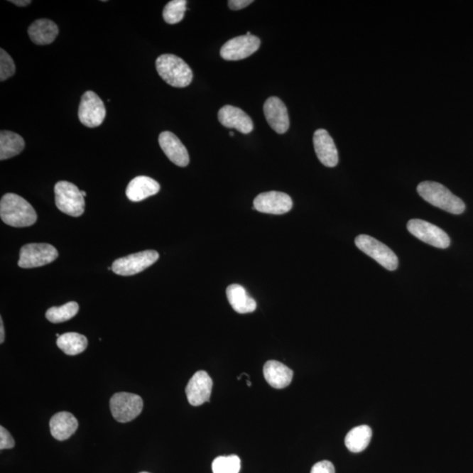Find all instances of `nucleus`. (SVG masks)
I'll use <instances>...</instances> for the list:
<instances>
[{
	"mask_svg": "<svg viewBox=\"0 0 473 473\" xmlns=\"http://www.w3.org/2000/svg\"><path fill=\"white\" fill-rule=\"evenodd\" d=\"M0 217L13 227H28L36 224L37 214L33 206L16 194L7 193L0 202Z\"/></svg>",
	"mask_w": 473,
	"mask_h": 473,
	"instance_id": "1",
	"label": "nucleus"
},
{
	"mask_svg": "<svg viewBox=\"0 0 473 473\" xmlns=\"http://www.w3.org/2000/svg\"><path fill=\"white\" fill-rule=\"evenodd\" d=\"M418 192L424 200L435 207L452 214L463 213L465 205L463 200L450 192L446 187L435 182H423L418 187Z\"/></svg>",
	"mask_w": 473,
	"mask_h": 473,
	"instance_id": "2",
	"label": "nucleus"
},
{
	"mask_svg": "<svg viewBox=\"0 0 473 473\" xmlns=\"http://www.w3.org/2000/svg\"><path fill=\"white\" fill-rule=\"evenodd\" d=\"M156 65L158 74L173 87H187L192 82V70L178 56L161 55L157 58Z\"/></svg>",
	"mask_w": 473,
	"mask_h": 473,
	"instance_id": "3",
	"label": "nucleus"
},
{
	"mask_svg": "<svg viewBox=\"0 0 473 473\" xmlns=\"http://www.w3.org/2000/svg\"><path fill=\"white\" fill-rule=\"evenodd\" d=\"M56 207L71 217H80L85 212V197L75 184L61 181L55 186Z\"/></svg>",
	"mask_w": 473,
	"mask_h": 473,
	"instance_id": "4",
	"label": "nucleus"
},
{
	"mask_svg": "<svg viewBox=\"0 0 473 473\" xmlns=\"http://www.w3.org/2000/svg\"><path fill=\"white\" fill-rule=\"evenodd\" d=\"M355 245L363 253H365L376 261L383 268L393 271L398 268V258L396 254L373 236L368 235H359L355 239Z\"/></svg>",
	"mask_w": 473,
	"mask_h": 473,
	"instance_id": "5",
	"label": "nucleus"
},
{
	"mask_svg": "<svg viewBox=\"0 0 473 473\" xmlns=\"http://www.w3.org/2000/svg\"><path fill=\"white\" fill-rule=\"evenodd\" d=\"M58 255V251L50 244H28L21 247L18 265L21 268H39L55 261Z\"/></svg>",
	"mask_w": 473,
	"mask_h": 473,
	"instance_id": "6",
	"label": "nucleus"
},
{
	"mask_svg": "<svg viewBox=\"0 0 473 473\" xmlns=\"http://www.w3.org/2000/svg\"><path fill=\"white\" fill-rule=\"evenodd\" d=\"M110 408L116 420L129 423L140 415L143 409V400L135 393H117L112 397Z\"/></svg>",
	"mask_w": 473,
	"mask_h": 473,
	"instance_id": "7",
	"label": "nucleus"
},
{
	"mask_svg": "<svg viewBox=\"0 0 473 473\" xmlns=\"http://www.w3.org/2000/svg\"><path fill=\"white\" fill-rule=\"evenodd\" d=\"M159 254L155 250H146L140 253L118 259L112 264V271L116 275L131 276L144 271L159 260Z\"/></svg>",
	"mask_w": 473,
	"mask_h": 473,
	"instance_id": "8",
	"label": "nucleus"
},
{
	"mask_svg": "<svg viewBox=\"0 0 473 473\" xmlns=\"http://www.w3.org/2000/svg\"><path fill=\"white\" fill-rule=\"evenodd\" d=\"M107 109L102 99L92 91L86 92L82 95L79 104L78 118L82 125L94 129L102 125Z\"/></svg>",
	"mask_w": 473,
	"mask_h": 473,
	"instance_id": "9",
	"label": "nucleus"
},
{
	"mask_svg": "<svg viewBox=\"0 0 473 473\" xmlns=\"http://www.w3.org/2000/svg\"><path fill=\"white\" fill-rule=\"evenodd\" d=\"M407 227L413 236L424 243L441 249L450 246V239L448 234L437 225L422 219H411L408 221Z\"/></svg>",
	"mask_w": 473,
	"mask_h": 473,
	"instance_id": "10",
	"label": "nucleus"
},
{
	"mask_svg": "<svg viewBox=\"0 0 473 473\" xmlns=\"http://www.w3.org/2000/svg\"><path fill=\"white\" fill-rule=\"evenodd\" d=\"M261 46V40L254 36L235 37L221 48L220 55L225 61H239L256 52Z\"/></svg>",
	"mask_w": 473,
	"mask_h": 473,
	"instance_id": "11",
	"label": "nucleus"
},
{
	"mask_svg": "<svg viewBox=\"0 0 473 473\" xmlns=\"http://www.w3.org/2000/svg\"><path fill=\"white\" fill-rule=\"evenodd\" d=\"M293 201L288 195L279 191H269L259 195L254 201V208L258 212L281 215L291 210Z\"/></svg>",
	"mask_w": 473,
	"mask_h": 473,
	"instance_id": "12",
	"label": "nucleus"
},
{
	"mask_svg": "<svg viewBox=\"0 0 473 473\" xmlns=\"http://www.w3.org/2000/svg\"><path fill=\"white\" fill-rule=\"evenodd\" d=\"M212 386L210 375L205 371H197L186 386V396L190 404L197 407L210 401Z\"/></svg>",
	"mask_w": 473,
	"mask_h": 473,
	"instance_id": "13",
	"label": "nucleus"
},
{
	"mask_svg": "<svg viewBox=\"0 0 473 473\" xmlns=\"http://www.w3.org/2000/svg\"><path fill=\"white\" fill-rule=\"evenodd\" d=\"M268 125L277 134L286 133L289 129V118L286 105L279 97H271L266 99L263 107Z\"/></svg>",
	"mask_w": 473,
	"mask_h": 473,
	"instance_id": "14",
	"label": "nucleus"
},
{
	"mask_svg": "<svg viewBox=\"0 0 473 473\" xmlns=\"http://www.w3.org/2000/svg\"><path fill=\"white\" fill-rule=\"evenodd\" d=\"M313 144L315 152L322 165L328 168L337 166L339 163V153L333 138L330 137L327 131L325 129L315 131Z\"/></svg>",
	"mask_w": 473,
	"mask_h": 473,
	"instance_id": "15",
	"label": "nucleus"
},
{
	"mask_svg": "<svg viewBox=\"0 0 473 473\" xmlns=\"http://www.w3.org/2000/svg\"><path fill=\"white\" fill-rule=\"evenodd\" d=\"M159 144L165 155L176 166L184 168L189 165V153L175 134L171 131H163L159 136Z\"/></svg>",
	"mask_w": 473,
	"mask_h": 473,
	"instance_id": "16",
	"label": "nucleus"
},
{
	"mask_svg": "<svg viewBox=\"0 0 473 473\" xmlns=\"http://www.w3.org/2000/svg\"><path fill=\"white\" fill-rule=\"evenodd\" d=\"M219 120L227 129H234L244 134L254 130L253 120L245 112L232 105H225L219 112Z\"/></svg>",
	"mask_w": 473,
	"mask_h": 473,
	"instance_id": "17",
	"label": "nucleus"
},
{
	"mask_svg": "<svg viewBox=\"0 0 473 473\" xmlns=\"http://www.w3.org/2000/svg\"><path fill=\"white\" fill-rule=\"evenodd\" d=\"M161 190L160 184L148 176H137L126 187V197L131 202H141L155 196Z\"/></svg>",
	"mask_w": 473,
	"mask_h": 473,
	"instance_id": "18",
	"label": "nucleus"
},
{
	"mask_svg": "<svg viewBox=\"0 0 473 473\" xmlns=\"http://www.w3.org/2000/svg\"><path fill=\"white\" fill-rule=\"evenodd\" d=\"M263 374L266 382L273 388L281 389L287 388L293 380V371L284 364L276 360H269L263 367Z\"/></svg>",
	"mask_w": 473,
	"mask_h": 473,
	"instance_id": "19",
	"label": "nucleus"
},
{
	"mask_svg": "<svg viewBox=\"0 0 473 473\" xmlns=\"http://www.w3.org/2000/svg\"><path fill=\"white\" fill-rule=\"evenodd\" d=\"M50 425L53 437L58 441H65L76 433L78 422L71 413L63 411L53 416Z\"/></svg>",
	"mask_w": 473,
	"mask_h": 473,
	"instance_id": "20",
	"label": "nucleus"
},
{
	"mask_svg": "<svg viewBox=\"0 0 473 473\" xmlns=\"http://www.w3.org/2000/svg\"><path fill=\"white\" fill-rule=\"evenodd\" d=\"M30 39L36 45H48L54 43L59 33L58 25L48 18L37 20L28 28Z\"/></svg>",
	"mask_w": 473,
	"mask_h": 473,
	"instance_id": "21",
	"label": "nucleus"
},
{
	"mask_svg": "<svg viewBox=\"0 0 473 473\" xmlns=\"http://www.w3.org/2000/svg\"><path fill=\"white\" fill-rule=\"evenodd\" d=\"M227 295L232 309L239 314L254 312L257 303L253 298L247 294L245 288L241 285L232 284L227 289Z\"/></svg>",
	"mask_w": 473,
	"mask_h": 473,
	"instance_id": "22",
	"label": "nucleus"
},
{
	"mask_svg": "<svg viewBox=\"0 0 473 473\" xmlns=\"http://www.w3.org/2000/svg\"><path fill=\"white\" fill-rule=\"evenodd\" d=\"M24 138L11 131H1L0 133V160H7L23 151Z\"/></svg>",
	"mask_w": 473,
	"mask_h": 473,
	"instance_id": "23",
	"label": "nucleus"
},
{
	"mask_svg": "<svg viewBox=\"0 0 473 473\" xmlns=\"http://www.w3.org/2000/svg\"><path fill=\"white\" fill-rule=\"evenodd\" d=\"M373 431L367 425H360L349 431L344 439L345 446L350 452L359 453L363 452L369 445Z\"/></svg>",
	"mask_w": 473,
	"mask_h": 473,
	"instance_id": "24",
	"label": "nucleus"
},
{
	"mask_svg": "<svg viewBox=\"0 0 473 473\" xmlns=\"http://www.w3.org/2000/svg\"><path fill=\"white\" fill-rule=\"evenodd\" d=\"M58 347L65 354L75 356L82 354L88 347V340L86 337L77 332H67L62 334L58 339Z\"/></svg>",
	"mask_w": 473,
	"mask_h": 473,
	"instance_id": "25",
	"label": "nucleus"
},
{
	"mask_svg": "<svg viewBox=\"0 0 473 473\" xmlns=\"http://www.w3.org/2000/svg\"><path fill=\"white\" fill-rule=\"evenodd\" d=\"M78 310V303L70 302L62 306L50 308L47 310L46 317L53 324H59V322L70 320L77 314Z\"/></svg>",
	"mask_w": 473,
	"mask_h": 473,
	"instance_id": "26",
	"label": "nucleus"
},
{
	"mask_svg": "<svg viewBox=\"0 0 473 473\" xmlns=\"http://www.w3.org/2000/svg\"><path fill=\"white\" fill-rule=\"evenodd\" d=\"M187 10L186 0H172L163 9V18L168 24L174 25L183 21Z\"/></svg>",
	"mask_w": 473,
	"mask_h": 473,
	"instance_id": "27",
	"label": "nucleus"
},
{
	"mask_svg": "<svg viewBox=\"0 0 473 473\" xmlns=\"http://www.w3.org/2000/svg\"><path fill=\"white\" fill-rule=\"evenodd\" d=\"M241 461L238 456H221L212 462L213 473H239Z\"/></svg>",
	"mask_w": 473,
	"mask_h": 473,
	"instance_id": "28",
	"label": "nucleus"
},
{
	"mask_svg": "<svg viewBox=\"0 0 473 473\" xmlns=\"http://www.w3.org/2000/svg\"><path fill=\"white\" fill-rule=\"evenodd\" d=\"M16 67L12 58L3 48L0 50V81H6L15 74Z\"/></svg>",
	"mask_w": 473,
	"mask_h": 473,
	"instance_id": "29",
	"label": "nucleus"
},
{
	"mask_svg": "<svg viewBox=\"0 0 473 473\" xmlns=\"http://www.w3.org/2000/svg\"><path fill=\"white\" fill-rule=\"evenodd\" d=\"M15 445L12 435L3 426L0 427V450L12 449Z\"/></svg>",
	"mask_w": 473,
	"mask_h": 473,
	"instance_id": "30",
	"label": "nucleus"
},
{
	"mask_svg": "<svg viewBox=\"0 0 473 473\" xmlns=\"http://www.w3.org/2000/svg\"><path fill=\"white\" fill-rule=\"evenodd\" d=\"M310 473H335V467L332 462L324 460L315 464Z\"/></svg>",
	"mask_w": 473,
	"mask_h": 473,
	"instance_id": "31",
	"label": "nucleus"
},
{
	"mask_svg": "<svg viewBox=\"0 0 473 473\" xmlns=\"http://www.w3.org/2000/svg\"><path fill=\"white\" fill-rule=\"evenodd\" d=\"M254 3L253 0H230L228 2V6L232 10L238 11L251 5Z\"/></svg>",
	"mask_w": 473,
	"mask_h": 473,
	"instance_id": "32",
	"label": "nucleus"
},
{
	"mask_svg": "<svg viewBox=\"0 0 473 473\" xmlns=\"http://www.w3.org/2000/svg\"><path fill=\"white\" fill-rule=\"evenodd\" d=\"M11 3H13L18 6L24 7L29 6L32 2L30 1V0H12Z\"/></svg>",
	"mask_w": 473,
	"mask_h": 473,
	"instance_id": "33",
	"label": "nucleus"
},
{
	"mask_svg": "<svg viewBox=\"0 0 473 473\" xmlns=\"http://www.w3.org/2000/svg\"><path fill=\"white\" fill-rule=\"evenodd\" d=\"M5 341V329H4L3 319L0 317V343L3 344Z\"/></svg>",
	"mask_w": 473,
	"mask_h": 473,
	"instance_id": "34",
	"label": "nucleus"
},
{
	"mask_svg": "<svg viewBox=\"0 0 473 473\" xmlns=\"http://www.w3.org/2000/svg\"><path fill=\"white\" fill-rule=\"evenodd\" d=\"M82 196L86 197V192L84 190L81 191Z\"/></svg>",
	"mask_w": 473,
	"mask_h": 473,
	"instance_id": "35",
	"label": "nucleus"
},
{
	"mask_svg": "<svg viewBox=\"0 0 473 473\" xmlns=\"http://www.w3.org/2000/svg\"><path fill=\"white\" fill-rule=\"evenodd\" d=\"M247 386H251V383L249 380H247Z\"/></svg>",
	"mask_w": 473,
	"mask_h": 473,
	"instance_id": "36",
	"label": "nucleus"
},
{
	"mask_svg": "<svg viewBox=\"0 0 473 473\" xmlns=\"http://www.w3.org/2000/svg\"><path fill=\"white\" fill-rule=\"evenodd\" d=\"M230 135H231V136H234V131H231Z\"/></svg>",
	"mask_w": 473,
	"mask_h": 473,
	"instance_id": "37",
	"label": "nucleus"
},
{
	"mask_svg": "<svg viewBox=\"0 0 473 473\" xmlns=\"http://www.w3.org/2000/svg\"><path fill=\"white\" fill-rule=\"evenodd\" d=\"M141 473H149V472H141Z\"/></svg>",
	"mask_w": 473,
	"mask_h": 473,
	"instance_id": "38",
	"label": "nucleus"
}]
</instances>
